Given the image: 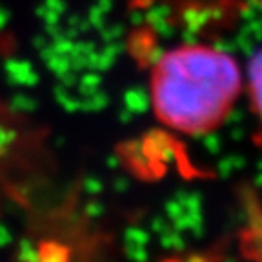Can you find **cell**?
Returning a JSON list of instances; mask_svg holds the SVG:
<instances>
[{
  "mask_svg": "<svg viewBox=\"0 0 262 262\" xmlns=\"http://www.w3.org/2000/svg\"><path fill=\"white\" fill-rule=\"evenodd\" d=\"M237 93L238 71L231 58L208 48H180L166 55L153 77L159 117L186 133L217 126Z\"/></svg>",
  "mask_w": 262,
  "mask_h": 262,
  "instance_id": "cell-1",
  "label": "cell"
},
{
  "mask_svg": "<svg viewBox=\"0 0 262 262\" xmlns=\"http://www.w3.org/2000/svg\"><path fill=\"white\" fill-rule=\"evenodd\" d=\"M250 97L262 119V51L255 55L250 66Z\"/></svg>",
  "mask_w": 262,
  "mask_h": 262,
  "instance_id": "cell-2",
  "label": "cell"
}]
</instances>
